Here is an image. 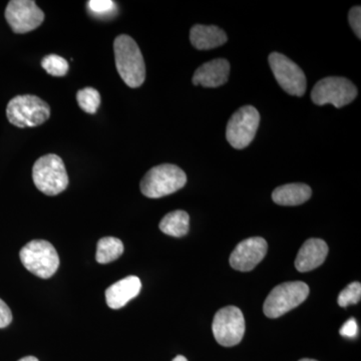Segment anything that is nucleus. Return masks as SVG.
<instances>
[{"mask_svg": "<svg viewBox=\"0 0 361 361\" xmlns=\"http://www.w3.org/2000/svg\"><path fill=\"white\" fill-rule=\"evenodd\" d=\"M116 70L128 87H141L146 80V65L139 45L127 35L116 37L114 42Z\"/></svg>", "mask_w": 361, "mask_h": 361, "instance_id": "nucleus-1", "label": "nucleus"}, {"mask_svg": "<svg viewBox=\"0 0 361 361\" xmlns=\"http://www.w3.org/2000/svg\"><path fill=\"white\" fill-rule=\"evenodd\" d=\"M186 183L187 176L182 169L172 164H163L147 172L140 187L145 196L158 199L179 191Z\"/></svg>", "mask_w": 361, "mask_h": 361, "instance_id": "nucleus-2", "label": "nucleus"}, {"mask_svg": "<svg viewBox=\"0 0 361 361\" xmlns=\"http://www.w3.org/2000/svg\"><path fill=\"white\" fill-rule=\"evenodd\" d=\"M9 123L16 127H39L51 116V108L44 99L33 94H23L13 97L6 108Z\"/></svg>", "mask_w": 361, "mask_h": 361, "instance_id": "nucleus-3", "label": "nucleus"}, {"mask_svg": "<svg viewBox=\"0 0 361 361\" xmlns=\"http://www.w3.org/2000/svg\"><path fill=\"white\" fill-rule=\"evenodd\" d=\"M35 186L47 196H56L68 186V176L61 157L49 154L40 157L32 168Z\"/></svg>", "mask_w": 361, "mask_h": 361, "instance_id": "nucleus-4", "label": "nucleus"}, {"mask_svg": "<svg viewBox=\"0 0 361 361\" xmlns=\"http://www.w3.org/2000/svg\"><path fill=\"white\" fill-rule=\"evenodd\" d=\"M21 263L35 276L47 279L56 274L59 257L56 248L45 240H33L21 249Z\"/></svg>", "mask_w": 361, "mask_h": 361, "instance_id": "nucleus-5", "label": "nucleus"}, {"mask_svg": "<svg viewBox=\"0 0 361 361\" xmlns=\"http://www.w3.org/2000/svg\"><path fill=\"white\" fill-rule=\"evenodd\" d=\"M310 287L304 282H285L278 285L266 298L263 311L269 318H278L302 304L310 295Z\"/></svg>", "mask_w": 361, "mask_h": 361, "instance_id": "nucleus-6", "label": "nucleus"}, {"mask_svg": "<svg viewBox=\"0 0 361 361\" xmlns=\"http://www.w3.org/2000/svg\"><path fill=\"white\" fill-rule=\"evenodd\" d=\"M245 318L238 307L227 306L214 317L212 331L216 341L225 348L237 345L245 334Z\"/></svg>", "mask_w": 361, "mask_h": 361, "instance_id": "nucleus-7", "label": "nucleus"}, {"mask_svg": "<svg viewBox=\"0 0 361 361\" xmlns=\"http://www.w3.org/2000/svg\"><path fill=\"white\" fill-rule=\"evenodd\" d=\"M357 89L348 78L329 77L319 80L313 87L311 99L318 106L331 104L342 108L355 101Z\"/></svg>", "mask_w": 361, "mask_h": 361, "instance_id": "nucleus-8", "label": "nucleus"}, {"mask_svg": "<svg viewBox=\"0 0 361 361\" xmlns=\"http://www.w3.org/2000/svg\"><path fill=\"white\" fill-rule=\"evenodd\" d=\"M260 115L254 106H245L233 114L227 123L226 137L235 149H245L257 133Z\"/></svg>", "mask_w": 361, "mask_h": 361, "instance_id": "nucleus-9", "label": "nucleus"}, {"mask_svg": "<svg viewBox=\"0 0 361 361\" xmlns=\"http://www.w3.org/2000/svg\"><path fill=\"white\" fill-rule=\"evenodd\" d=\"M268 61L278 84L287 94L296 97L305 94L307 87L305 75L293 61L278 52H272Z\"/></svg>", "mask_w": 361, "mask_h": 361, "instance_id": "nucleus-10", "label": "nucleus"}, {"mask_svg": "<svg viewBox=\"0 0 361 361\" xmlns=\"http://www.w3.org/2000/svg\"><path fill=\"white\" fill-rule=\"evenodd\" d=\"M6 18L16 33L32 32L44 20V13L32 0H13L6 9Z\"/></svg>", "mask_w": 361, "mask_h": 361, "instance_id": "nucleus-11", "label": "nucleus"}, {"mask_svg": "<svg viewBox=\"0 0 361 361\" xmlns=\"http://www.w3.org/2000/svg\"><path fill=\"white\" fill-rule=\"evenodd\" d=\"M268 245L261 237H252L240 242L230 256V265L235 270L248 272L264 259Z\"/></svg>", "mask_w": 361, "mask_h": 361, "instance_id": "nucleus-12", "label": "nucleus"}, {"mask_svg": "<svg viewBox=\"0 0 361 361\" xmlns=\"http://www.w3.org/2000/svg\"><path fill=\"white\" fill-rule=\"evenodd\" d=\"M230 73L229 61L224 59H213L197 68L193 77L195 85L218 87L228 82Z\"/></svg>", "mask_w": 361, "mask_h": 361, "instance_id": "nucleus-13", "label": "nucleus"}, {"mask_svg": "<svg viewBox=\"0 0 361 361\" xmlns=\"http://www.w3.org/2000/svg\"><path fill=\"white\" fill-rule=\"evenodd\" d=\"M142 282L139 277L128 276L116 282L106 290V300L111 310H120L139 295Z\"/></svg>", "mask_w": 361, "mask_h": 361, "instance_id": "nucleus-14", "label": "nucleus"}, {"mask_svg": "<svg viewBox=\"0 0 361 361\" xmlns=\"http://www.w3.org/2000/svg\"><path fill=\"white\" fill-rule=\"evenodd\" d=\"M329 254V246L322 239H308L301 247L295 259L299 272H308L319 267Z\"/></svg>", "mask_w": 361, "mask_h": 361, "instance_id": "nucleus-15", "label": "nucleus"}, {"mask_svg": "<svg viewBox=\"0 0 361 361\" xmlns=\"http://www.w3.org/2000/svg\"><path fill=\"white\" fill-rule=\"evenodd\" d=\"M190 39L197 49L207 51L224 44L228 37L218 26L197 25L190 32Z\"/></svg>", "mask_w": 361, "mask_h": 361, "instance_id": "nucleus-16", "label": "nucleus"}, {"mask_svg": "<svg viewBox=\"0 0 361 361\" xmlns=\"http://www.w3.org/2000/svg\"><path fill=\"white\" fill-rule=\"evenodd\" d=\"M311 188L305 184H287L276 188L273 191L272 199L277 205L298 206L310 200Z\"/></svg>", "mask_w": 361, "mask_h": 361, "instance_id": "nucleus-17", "label": "nucleus"}, {"mask_svg": "<svg viewBox=\"0 0 361 361\" xmlns=\"http://www.w3.org/2000/svg\"><path fill=\"white\" fill-rule=\"evenodd\" d=\"M189 228V214L182 210L167 214L160 222V230L164 234L177 238L187 235Z\"/></svg>", "mask_w": 361, "mask_h": 361, "instance_id": "nucleus-18", "label": "nucleus"}, {"mask_svg": "<svg viewBox=\"0 0 361 361\" xmlns=\"http://www.w3.org/2000/svg\"><path fill=\"white\" fill-rule=\"evenodd\" d=\"M123 244L115 237H104L97 242L96 259L101 264H108L123 255Z\"/></svg>", "mask_w": 361, "mask_h": 361, "instance_id": "nucleus-19", "label": "nucleus"}, {"mask_svg": "<svg viewBox=\"0 0 361 361\" xmlns=\"http://www.w3.org/2000/svg\"><path fill=\"white\" fill-rule=\"evenodd\" d=\"M77 99L80 109L85 113L92 114V115L97 113V109L101 104V94L94 87H85V89L78 90Z\"/></svg>", "mask_w": 361, "mask_h": 361, "instance_id": "nucleus-20", "label": "nucleus"}, {"mask_svg": "<svg viewBox=\"0 0 361 361\" xmlns=\"http://www.w3.org/2000/svg\"><path fill=\"white\" fill-rule=\"evenodd\" d=\"M42 66L52 77H65L70 68L68 61L58 54H49L44 56L42 61Z\"/></svg>", "mask_w": 361, "mask_h": 361, "instance_id": "nucleus-21", "label": "nucleus"}, {"mask_svg": "<svg viewBox=\"0 0 361 361\" xmlns=\"http://www.w3.org/2000/svg\"><path fill=\"white\" fill-rule=\"evenodd\" d=\"M361 298V284L360 282H353V283L348 285L339 293L337 302L341 307H348L353 304L360 302Z\"/></svg>", "mask_w": 361, "mask_h": 361, "instance_id": "nucleus-22", "label": "nucleus"}, {"mask_svg": "<svg viewBox=\"0 0 361 361\" xmlns=\"http://www.w3.org/2000/svg\"><path fill=\"white\" fill-rule=\"evenodd\" d=\"M87 6L90 13L97 16H108L116 11V4L111 0H90Z\"/></svg>", "mask_w": 361, "mask_h": 361, "instance_id": "nucleus-23", "label": "nucleus"}, {"mask_svg": "<svg viewBox=\"0 0 361 361\" xmlns=\"http://www.w3.org/2000/svg\"><path fill=\"white\" fill-rule=\"evenodd\" d=\"M349 23L353 27V32L360 39L361 35V8L360 6H355L350 9L348 13Z\"/></svg>", "mask_w": 361, "mask_h": 361, "instance_id": "nucleus-24", "label": "nucleus"}, {"mask_svg": "<svg viewBox=\"0 0 361 361\" xmlns=\"http://www.w3.org/2000/svg\"><path fill=\"white\" fill-rule=\"evenodd\" d=\"M339 334L346 338H355L358 334V325L355 318H350L342 325Z\"/></svg>", "mask_w": 361, "mask_h": 361, "instance_id": "nucleus-25", "label": "nucleus"}, {"mask_svg": "<svg viewBox=\"0 0 361 361\" xmlns=\"http://www.w3.org/2000/svg\"><path fill=\"white\" fill-rule=\"evenodd\" d=\"M13 322V313L11 308L0 299V329H6Z\"/></svg>", "mask_w": 361, "mask_h": 361, "instance_id": "nucleus-26", "label": "nucleus"}, {"mask_svg": "<svg viewBox=\"0 0 361 361\" xmlns=\"http://www.w3.org/2000/svg\"><path fill=\"white\" fill-rule=\"evenodd\" d=\"M18 361H39L35 356H26V357L21 358V360Z\"/></svg>", "mask_w": 361, "mask_h": 361, "instance_id": "nucleus-27", "label": "nucleus"}, {"mask_svg": "<svg viewBox=\"0 0 361 361\" xmlns=\"http://www.w3.org/2000/svg\"><path fill=\"white\" fill-rule=\"evenodd\" d=\"M172 361H188V360L186 357H185V356L178 355V356H176L174 360H173Z\"/></svg>", "mask_w": 361, "mask_h": 361, "instance_id": "nucleus-28", "label": "nucleus"}, {"mask_svg": "<svg viewBox=\"0 0 361 361\" xmlns=\"http://www.w3.org/2000/svg\"><path fill=\"white\" fill-rule=\"evenodd\" d=\"M299 361H317V360H310V358H303V360H300Z\"/></svg>", "mask_w": 361, "mask_h": 361, "instance_id": "nucleus-29", "label": "nucleus"}]
</instances>
